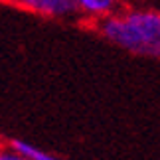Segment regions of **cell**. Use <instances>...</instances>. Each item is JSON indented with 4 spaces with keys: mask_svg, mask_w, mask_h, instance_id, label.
Segmentation results:
<instances>
[{
    "mask_svg": "<svg viewBox=\"0 0 160 160\" xmlns=\"http://www.w3.org/2000/svg\"><path fill=\"white\" fill-rule=\"evenodd\" d=\"M103 40L142 58H160V10L150 6L117 10L95 22Z\"/></svg>",
    "mask_w": 160,
    "mask_h": 160,
    "instance_id": "obj_1",
    "label": "cell"
},
{
    "mask_svg": "<svg viewBox=\"0 0 160 160\" xmlns=\"http://www.w3.org/2000/svg\"><path fill=\"white\" fill-rule=\"evenodd\" d=\"M16 8L50 20H69L79 16L73 0H8Z\"/></svg>",
    "mask_w": 160,
    "mask_h": 160,
    "instance_id": "obj_2",
    "label": "cell"
},
{
    "mask_svg": "<svg viewBox=\"0 0 160 160\" xmlns=\"http://www.w3.org/2000/svg\"><path fill=\"white\" fill-rule=\"evenodd\" d=\"M73 4H75L79 16L97 22L119 10L121 0H73Z\"/></svg>",
    "mask_w": 160,
    "mask_h": 160,
    "instance_id": "obj_3",
    "label": "cell"
},
{
    "mask_svg": "<svg viewBox=\"0 0 160 160\" xmlns=\"http://www.w3.org/2000/svg\"><path fill=\"white\" fill-rule=\"evenodd\" d=\"M10 146H12V150H14L16 154H20L24 158H28V160H59V158H55L52 154H46L44 150L36 148V146H32L30 142H26V140H12Z\"/></svg>",
    "mask_w": 160,
    "mask_h": 160,
    "instance_id": "obj_4",
    "label": "cell"
},
{
    "mask_svg": "<svg viewBox=\"0 0 160 160\" xmlns=\"http://www.w3.org/2000/svg\"><path fill=\"white\" fill-rule=\"evenodd\" d=\"M0 160H28V158H24V156H20V154H16L14 150H10V152L0 150Z\"/></svg>",
    "mask_w": 160,
    "mask_h": 160,
    "instance_id": "obj_5",
    "label": "cell"
},
{
    "mask_svg": "<svg viewBox=\"0 0 160 160\" xmlns=\"http://www.w3.org/2000/svg\"><path fill=\"white\" fill-rule=\"evenodd\" d=\"M158 10H160V8H158Z\"/></svg>",
    "mask_w": 160,
    "mask_h": 160,
    "instance_id": "obj_6",
    "label": "cell"
}]
</instances>
